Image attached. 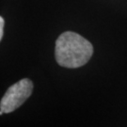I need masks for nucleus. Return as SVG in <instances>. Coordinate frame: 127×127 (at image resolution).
<instances>
[{"instance_id": "obj_2", "label": "nucleus", "mask_w": 127, "mask_h": 127, "mask_svg": "<svg viewBox=\"0 0 127 127\" xmlns=\"http://www.w3.org/2000/svg\"><path fill=\"white\" fill-rule=\"evenodd\" d=\"M33 91V82L24 78L7 90L0 102V115L10 113L19 108L30 97Z\"/></svg>"}, {"instance_id": "obj_3", "label": "nucleus", "mask_w": 127, "mask_h": 127, "mask_svg": "<svg viewBox=\"0 0 127 127\" xmlns=\"http://www.w3.org/2000/svg\"><path fill=\"white\" fill-rule=\"evenodd\" d=\"M4 18L0 17V40H2L3 35H4Z\"/></svg>"}, {"instance_id": "obj_1", "label": "nucleus", "mask_w": 127, "mask_h": 127, "mask_svg": "<svg viewBox=\"0 0 127 127\" xmlns=\"http://www.w3.org/2000/svg\"><path fill=\"white\" fill-rule=\"evenodd\" d=\"M92 54V44L75 32H63L56 41V60L64 68H79L89 62Z\"/></svg>"}]
</instances>
